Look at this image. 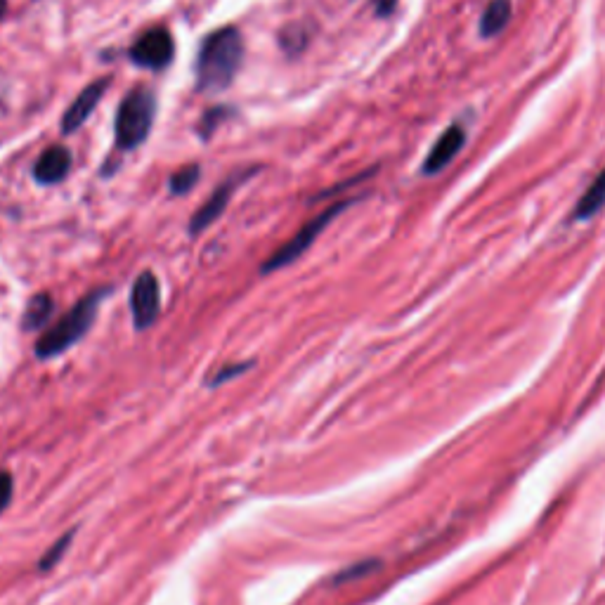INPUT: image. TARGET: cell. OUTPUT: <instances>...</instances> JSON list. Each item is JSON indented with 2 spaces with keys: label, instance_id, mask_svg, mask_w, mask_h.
<instances>
[{
  "label": "cell",
  "instance_id": "obj_1",
  "mask_svg": "<svg viewBox=\"0 0 605 605\" xmlns=\"http://www.w3.org/2000/svg\"><path fill=\"white\" fill-rule=\"evenodd\" d=\"M244 60V38L237 29L225 26V29L213 31L201 43L197 60V90L201 93H220L230 88Z\"/></svg>",
  "mask_w": 605,
  "mask_h": 605
},
{
  "label": "cell",
  "instance_id": "obj_2",
  "mask_svg": "<svg viewBox=\"0 0 605 605\" xmlns=\"http://www.w3.org/2000/svg\"><path fill=\"white\" fill-rule=\"evenodd\" d=\"M104 296H107V291L100 289V291H93V294H88L83 301H78L74 308H71L67 315L55 324V327H50L41 338H38L36 355L41 357V360H48V357L60 355L64 350L74 346L78 338L90 329V324H93L97 308H100Z\"/></svg>",
  "mask_w": 605,
  "mask_h": 605
},
{
  "label": "cell",
  "instance_id": "obj_3",
  "mask_svg": "<svg viewBox=\"0 0 605 605\" xmlns=\"http://www.w3.org/2000/svg\"><path fill=\"white\" fill-rule=\"evenodd\" d=\"M156 114V97L152 90H133L126 100L121 102L119 114H116V147L123 152L140 147L152 130Z\"/></svg>",
  "mask_w": 605,
  "mask_h": 605
},
{
  "label": "cell",
  "instance_id": "obj_4",
  "mask_svg": "<svg viewBox=\"0 0 605 605\" xmlns=\"http://www.w3.org/2000/svg\"><path fill=\"white\" fill-rule=\"evenodd\" d=\"M350 204H353V201H341V204H334L331 208H327V211H324V213H320V216H317V218H312L310 223L305 225L303 230L298 232L294 239H289V242H286V244L282 246V249L272 253V256L268 258V263L263 265V272H265V275H268V272H272V270L284 268V265L294 263V260L301 258L303 253L310 249L312 242H315V239L320 237L324 227H327V225L331 223V220H334V218L338 216V213L346 211V208H348Z\"/></svg>",
  "mask_w": 605,
  "mask_h": 605
},
{
  "label": "cell",
  "instance_id": "obj_5",
  "mask_svg": "<svg viewBox=\"0 0 605 605\" xmlns=\"http://www.w3.org/2000/svg\"><path fill=\"white\" fill-rule=\"evenodd\" d=\"M173 38L166 29H152L130 48V60L145 69H164L173 60Z\"/></svg>",
  "mask_w": 605,
  "mask_h": 605
},
{
  "label": "cell",
  "instance_id": "obj_6",
  "mask_svg": "<svg viewBox=\"0 0 605 605\" xmlns=\"http://www.w3.org/2000/svg\"><path fill=\"white\" fill-rule=\"evenodd\" d=\"M130 310H133V322L138 331L149 329L159 317V282L152 272H142L135 279L133 291H130Z\"/></svg>",
  "mask_w": 605,
  "mask_h": 605
},
{
  "label": "cell",
  "instance_id": "obj_7",
  "mask_svg": "<svg viewBox=\"0 0 605 605\" xmlns=\"http://www.w3.org/2000/svg\"><path fill=\"white\" fill-rule=\"evenodd\" d=\"M107 88H109L107 78H100V81L90 83L88 88L81 90V95H78L76 100L69 104L67 112H64V116H62L60 128L64 135L76 133V130L88 121V116L93 114V109L97 107V102H100V97L104 95V90Z\"/></svg>",
  "mask_w": 605,
  "mask_h": 605
},
{
  "label": "cell",
  "instance_id": "obj_8",
  "mask_svg": "<svg viewBox=\"0 0 605 605\" xmlns=\"http://www.w3.org/2000/svg\"><path fill=\"white\" fill-rule=\"evenodd\" d=\"M466 142V133L461 126H450L445 130V133L440 135V140L435 142L431 152H428L426 161H424V173L433 175L440 173L442 168H445L450 161L461 152V147H464Z\"/></svg>",
  "mask_w": 605,
  "mask_h": 605
},
{
  "label": "cell",
  "instance_id": "obj_9",
  "mask_svg": "<svg viewBox=\"0 0 605 605\" xmlns=\"http://www.w3.org/2000/svg\"><path fill=\"white\" fill-rule=\"evenodd\" d=\"M71 171V152L64 147H50L38 156L34 166V178L41 185H57Z\"/></svg>",
  "mask_w": 605,
  "mask_h": 605
},
{
  "label": "cell",
  "instance_id": "obj_10",
  "mask_svg": "<svg viewBox=\"0 0 605 605\" xmlns=\"http://www.w3.org/2000/svg\"><path fill=\"white\" fill-rule=\"evenodd\" d=\"M239 180H242V178H237V175H234V178L227 180L225 185H220L218 190L211 194V199H208L206 204L201 206L197 213H194V218H192V223H190V234L204 232L208 225H213L220 216H223L227 201H230L234 187L239 185Z\"/></svg>",
  "mask_w": 605,
  "mask_h": 605
},
{
  "label": "cell",
  "instance_id": "obj_11",
  "mask_svg": "<svg viewBox=\"0 0 605 605\" xmlns=\"http://www.w3.org/2000/svg\"><path fill=\"white\" fill-rule=\"evenodd\" d=\"M511 12L513 8L509 0H492V3L485 8L483 17H480V34L485 38L502 34L511 22Z\"/></svg>",
  "mask_w": 605,
  "mask_h": 605
},
{
  "label": "cell",
  "instance_id": "obj_12",
  "mask_svg": "<svg viewBox=\"0 0 605 605\" xmlns=\"http://www.w3.org/2000/svg\"><path fill=\"white\" fill-rule=\"evenodd\" d=\"M605 206V168L598 173V178L591 182V187L582 194V199L575 206V220H589L596 216Z\"/></svg>",
  "mask_w": 605,
  "mask_h": 605
},
{
  "label": "cell",
  "instance_id": "obj_13",
  "mask_svg": "<svg viewBox=\"0 0 605 605\" xmlns=\"http://www.w3.org/2000/svg\"><path fill=\"white\" fill-rule=\"evenodd\" d=\"M52 310H55V303H52V298L48 294H38L29 301L24 310V320L22 327L26 331H38L43 329L45 324H48Z\"/></svg>",
  "mask_w": 605,
  "mask_h": 605
},
{
  "label": "cell",
  "instance_id": "obj_14",
  "mask_svg": "<svg viewBox=\"0 0 605 605\" xmlns=\"http://www.w3.org/2000/svg\"><path fill=\"white\" fill-rule=\"evenodd\" d=\"M199 175H201V171H199V166H187V168H182V171H178L171 178V192L173 194H187L192 190L194 185H197V180H199Z\"/></svg>",
  "mask_w": 605,
  "mask_h": 605
},
{
  "label": "cell",
  "instance_id": "obj_15",
  "mask_svg": "<svg viewBox=\"0 0 605 605\" xmlns=\"http://www.w3.org/2000/svg\"><path fill=\"white\" fill-rule=\"evenodd\" d=\"M230 114H232V109H230V107H216V109H211V112H208V114L204 116V121H201V126H199L201 138H204V140L211 138V133H213V130H216L218 123L223 121L225 116H230Z\"/></svg>",
  "mask_w": 605,
  "mask_h": 605
},
{
  "label": "cell",
  "instance_id": "obj_16",
  "mask_svg": "<svg viewBox=\"0 0 605 605\" xmlns=\"http://www.w3.org/2000/svg\"><path fill=\"white\" fill-rule=\"evenodd\" d=\"M69 544H71V535L62 537L60 542H57L55 546H52V549L48 551V554L43 556V561H41V570H45V568H52V565H55L57 561H60L62 554H64V549H67Z\"/></svg>",
  "mask_w": 605,
  "mask_h": 605
},
{
  "label": "cell",
  "instance_id": "obj_17",
  "mask_svg": "<svg viewBox=\"0 0 605 605\" xmlns=\"http://www.w3.org/2000/svg\"><path fill=\"white\" fill-rule=\"evenodd\" d=\"M12 490H15V485H12V476L10 473L0 471V511L8 509V504L12 499Z\"/></svg>",
  "mask_w": 605,
  "mask_h": 605
},
{
  "label": "cell",
  "instance_id": "obj_18",
  "mask_svg": "<svg viewBox=\"0 0 605 605\" xmlns=\"http://www.w3.org/2000/svg\"><path fill=\"white\" fill-rule=\"evenodd\" d=\"M246 367H249V364H232V367H225V372H218V374H216V379H213L211 383H213V386H216V383L225 381V379H230V376L242 374Z\"/></svg>",
  "mask_w": 605,
  "mask_h": 605
},
{
  "label": "cell",
  "instance_id": "obj_19",
  "mask_svg": "<svg viewBox=\"0 0 605 605\" xmlns=\"http://www.w3.org/2000/svg\"><path fill=\"white\" fill-rule=\"evenodd\" d=\"M5 12H8V0H0V19H3Z\"/></svg>",
  "mask_w": 605,
  "mask_h": 605
}]
</instances>
